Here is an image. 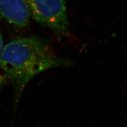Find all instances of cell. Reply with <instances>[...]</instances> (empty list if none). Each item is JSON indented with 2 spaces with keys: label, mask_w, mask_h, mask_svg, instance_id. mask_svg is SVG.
<instances>
[{
  "label": "cell",
  "mask_w": 127,
  "mask_h": 127,
  "mask_svg": "<svg viewBox=\"0 0 127 127\" xmlns=\"http://www.w3.org/2000/svg\"><path fill=\"white\" fill-rule=\"evenodd\" d=\"M70 64L68 59L59 56L46 40L37 37L14 40L3 47L2 67L7 81L13 85L16 105L34 76Z\"/></svg>",
  "instance_id": "obj_1"
},
{
  "label": "cell",
  "mask_w": 127,
  "mask_h": 127,
  "mask_svg": "<svg viewBox=\"0 0 127 127\" xmlns=\"http://www.w3.org/2000/svg\"><path fill=\"white\" fill-rule=\"evenodd\" d=\"M30 14L40 25L59 35L68 33L65 0H26Z\"/></svg>",
  "instance_id": "obj_2"
},
{
  "label": "cell",
  "mask_w": 127,
  "mask_h": 127,
  "mask_svg": "<svg viewBox=\"0 0 127 127\" xmlns=\"http://www.w3.org/2000/svg\"><path fill=\"white\" fill-rule=\"evenodd\" d=\"M30 12L26 0H0V19L18 28L29 22Z\"/></svg>",
  "instance_id": "obj_3"
},
{
  "label": "cell",
  "mask_w": 127,
  "mask_h": 127,
  "mask_svg": "<svg viewBox=\"0 0 127 127\" xmlns=\"http://www.w3.org/2000/svg\"><path fill=\"white\" fill-rule=\"evenodd\" d=\"M3 47V38L2 34L0 32V87L3 86L7 82L2 67V53Z\"/></svg>",
  "instance_id": "obj_4"
}]
</instances>
